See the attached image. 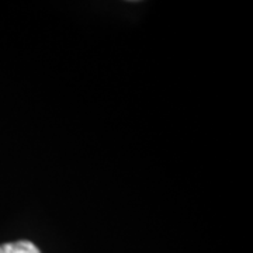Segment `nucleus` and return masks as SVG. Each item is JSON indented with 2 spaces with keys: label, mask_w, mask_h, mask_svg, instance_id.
<instances>
[{
  "label": "nucleus",
  "mask_w": 253,
  "mask_h": 253,
  "mask_svg": "<svg viewBox=\"0 0 253 253\" xmlns=\"http://www.w3.org/2000/svg\"><path fill=\"white\" fill-rule=\"evenodd\" d=\"M0 253H41L36 245L30 241H17L0 245Z\"/></svg>",
  "instance_id": "f257e3e1"
}]
</instances>
